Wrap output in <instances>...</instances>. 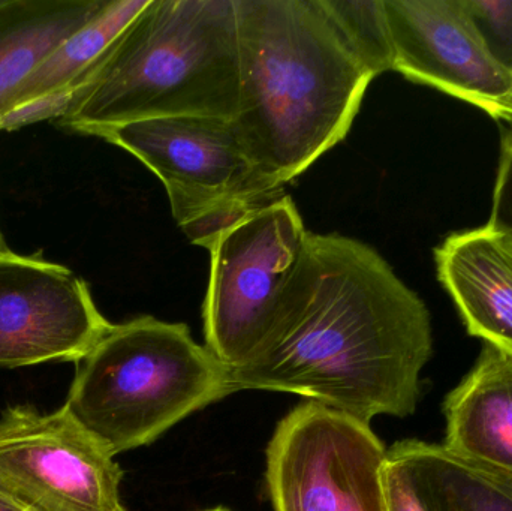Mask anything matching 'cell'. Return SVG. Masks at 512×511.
<instances>
[{"mask_svg":"<svg viewBox=\"0 0 512 511\" xmlns=\"http://www.w3.org/2000/svg\"><path fill=\"white\" fill-rule=\"evenodd\" d=\"M111 326L71 270L0 252V368L77 363Z\"/></svg>","mask_w":512,"mask_h":511,"instance_id":"obj_9","label":"cell"},{"mask_svg":"<svg viewBox=\"0 0 512 511\" xmlns=\"http://www.w3.org/2000/svg\"><path fill=\"white\" fill-rule=\"evenodd\" d=\"M239 105L231 120L274 188L309 170L348 135L373 75L318 0H234Z\"/></svg>","mask_w":512,"mask_h":511,"instance_id":"obj_2","label":"cell"},{"mask_svg":"<svg viewBox=\"0 0 512 511\" xmlns=\"http://www.w3.org/2000/svg\"><path fill=\"white\" fill-rule=\"evenodd\" d=\"M87 135L122 147L153 171L167 189L177 225L206 249L246 213L283 195L256 171L231 120L161 117Z\"/></svg>","mask_w":512,"mask_h":511,"instance_id":"obj_5","label":"cell"},{"mask_svg":"<svg viewBox=\"0 0 512 511\" xmlns=\"http://www.w3.org/2000/svg\"><path fill=\"white\" fill-rule=\"evenodd\" d=\"M207 511H230V510H227V509H213V510H207Z\"/></svg>","mask_w":512,"mask_h":511,"instance_id":"obj_22","label":"cell"},{"mask_svg":"<svg viewBox=\"0 0 512 511\" xmlns=\"http://www.w3.org/2000/svg\"><path fill=\"white\" fill-rule=\"evenodd\" d=\"M444 447L512 476V356L484 342L480 357L444 401Z\"/></svg>","mask_w":512,"mask_h":511,"instance_id":"obj_12","label":"cell"},{"mask_svg":"<svg viewBox=\"0 0 512 511\" xmlns=\"http://www.w3.org/2000/svg\"><path fill=\"white\" fill-rule=\"evenodd\" d=\"M387 449L370 425L306 402L289 411L267 447L274 511H388Z\"/></svg>","mask_w":512,"mask_h":511,"instance_id":"obj_7","label":"cell"},{"mask_svg":"<svg viewBox=\"0 0 512 511\" xmlns=\"http://www.w3.org/2000/svg\"><path fill=\"white\" fill-rule=\"evenodd\" d=\"M423 300L376 249L342 234H307L279 317L234 390L294 393L370 425L417 410L432 357Z\"/></svg>","mask_w":512,"mask_h":511,"instance_id":"obj_1","label":"cell"},{"mask_svg":"<svg viewBox=\"0 0 512 511\" xmlns=\"http://www.w3.org/2000/svg\"><path fill=\"white\" fill-rule=\"evenodd\" d=\"M384 488L388 511H424L415 500L411 489L402 479L384 465Z\"/></svg>","mask_w":512,"mask_h":511,"instance_id":"obj_19","label":"cell"},{"mask_svg":"<svg viewBox=\"0 0 512 511\" xmlns=\"http://www.w3.org/2000/svg\"><path fill=\"white\" fill-rule=\"evenodd\" d=\"M150 0H110L86 26L57 45L29 75L3 128L56 117L57 110L92 74L108 48Z\"/></svg>","mask_w":512,"mask_h":511,"instance_id":"obj_14","label":"cell"},{"mask_svg":"<svg viewBox=\"0 0 512 511\" xmlns=\"http://www.w3.org/2000/svg\"><path fill=\"white\" fill-rule=\"evenodd\" d=\"M385 467L424 511H512V476L466 461L438 444L406 440L387 450Z\"/></svg>","mask_w":512,"mask_h":511,"instance_id":"obj_13","label":"cell"},{"mask_svg":"<svg viewBox=\"0 0 512 511\" xmlns=\"http://www.w3.org/2000/svg\"><path fill=\"white\" fill-rule=\"evenodd\" d=\"M487 225L512 236V123L502 135L501 162Z\"/></svg>","mask_w":512,"mask_h":511,"instance_id":"obj_18","label":"cell"},{"mask_svg":"<svg viewBox=\"0 0 512 511\" xmlns=\"http://www.w3.org/2000/svg\"><path fill=\"white\" fill-rule=\"evenodd\" d=\"M309 231L289 195L246 213L209 245L206 347L230 369L259 353L300 267Z\"/></svg>","mask_w":512,"mask_h":511,"instance_id":"obj_6","label":"cell"},{"mask_svg":"<svg viewBox=\"0 0 512 511\" xmlns=\"http://www.w3.org/2000/svg\"><path fill=\"white\" fill-rule=\"evenodd\" d=\"M340 39L373 75L394 71V48L384 0H318Z\"/></svg>","mask_w":512,"mask_h":511,"instance_id":"obj_16","label":"cell"},{"mask_svg":"<svg viewBox=\"0 0 512 511\" xmlns=\"http://www.w3.org/2000/svg\"><path fill=\"white\" fill-rule=\"evenodd\" d=\"M490 56L512 72V0H462Z\"/></svg>","mask_w":512,"mask_h":511,"instance_id":"obj_17","label":"cell"},{"mask_svg":"<svg viewBox=\"0 0 512 511\" xmlns=\"http://www.w3.org/2000/svg\"><path fill=\"white\" fill-rule=\"evenodd\" d=\"M234 392L230 368L186 324L143 315L113 324L78 360L63 408L117 456Z\"/></svg>","mask_w":512,"mask_h":511,"instance_id":"obj_4","label":"cell"},{"mask_svg":"<svg viewBox=\"0 0 512 511\" xmlns=\"http://www.w3.org/2000/svg\"><path fill=\"white\" fill-rule=\"evenodd\" d=\"M435 260L469 335L512 356V236L489 225L451 234Z\"/></svg>","mask_w":512,"mask_h":511,"instance_id":"obj_11","label":"cell"},{"mask_svg":"<svg viewBox=\"0 0 512 511\" xmlns=\"http://www.w3.org/2000/svg\"><path fill=\"white\" fill-rule=\"evenodd\" d=\"M110 0H0V129L33 69Z\"/></svg>","mask_w":512,"mask_h":511,"instance_id":"obj_15","label":"cell"},{"mask_svg":"<svg viewBox=\"0 0 512 511\" xmlns=\"http://www.w3.org/2000/svg\"><path fill=\"white\" fill-rule=\"evenodd\" d=\"M114 456L65 408L0 417V492L23 511H128Z\"/></svg>","mask_w":512,"mask_h":511,"instance_id":"obj_8","label":"cell"},{"mask_svg":"<svg viewBox=\"0 0 512 511\" xmlns=\"http://www.w3.org/2000/svg\"><path fill=\"white\" fill-rule=\"evenodd\" d=\"M394 71L512 123V72L499 65L462 0H384Z\"/></svg>","mask_w":512,"mask_h":511,"instance_id":"obj_10","label":"cell"},{"mask_svg":"<svg viewBox=\"0 0 512 511\" xmlns=\"http://www.w3.org/2000/svg\"><path fill=\"white\" fill-rule=\"evenodd\" d=\"M0 511H23L21 509H18L17 506H15L12 501H9L8 498L5 497V495L0 492Z\"/></svg>","mask_w":512,"mask_h":511,"instance_id":"obj_20","label":"cell"},{"mask_svg":"<svg viewBox=\"0 0 512 511\" xmlns=\"http://www.w3.org/2000/svg\"><path fill=\"white\" fill-rule=\"evenodd\" d=\"M239 84L234 0H150L56 119L84 135L161 117L233 120Z\"/></svg>","mask_w":512,"mask_h":511,"instance_id":"obj_3","label":"cell"},{"mask_svg":"<svg viewBox=\"0 0 512 511\" xmlns=\"http://www.w3.org/2000/svg\"><path fill=\"white\" fill-rule=\"evenodd\" d=\"M6 251L5 246L2 243V237H0V252Z\"/></svg>","mask_w":512,"mask_h":511,"instance_id":"obj_21","label":"cell"}]
</instances>
